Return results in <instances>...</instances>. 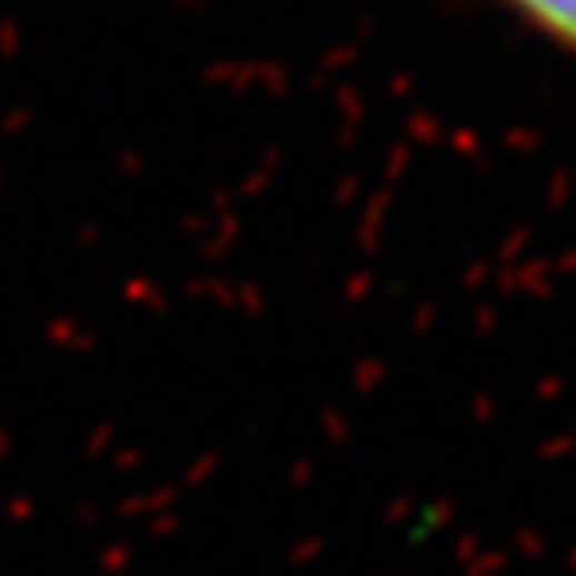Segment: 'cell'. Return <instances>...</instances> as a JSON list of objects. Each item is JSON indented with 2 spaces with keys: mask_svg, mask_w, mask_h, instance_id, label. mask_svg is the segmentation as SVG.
<instances>
[{
  "mask_svg": "<svg viewBox=\"0 0 576 576\" xmlns=\"http://www.w3.org/2000/svg\"><path fill=\"white\" fill-rule=\"evenodd\" d=\"M500 4L576 60V0H500Z\"/></svg>",
  "mask_w": 576,
  "mask_h": 576,
  "instance_id": "obj_1",
  "label": "cell"
}]
</instances>
